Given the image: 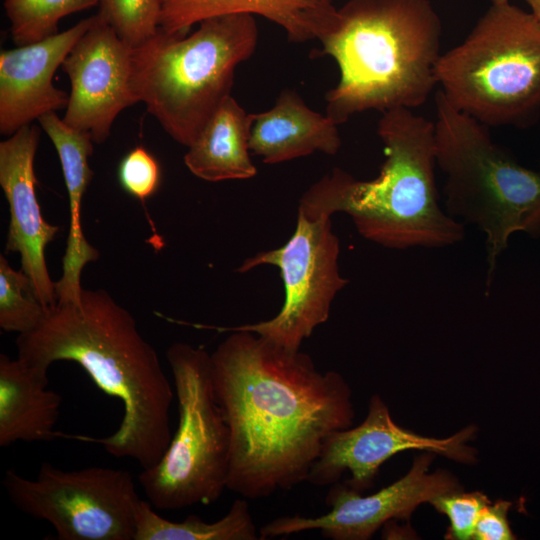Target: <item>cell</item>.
<instances>
[{
    "label": "cell",
    "mask_w": 540,
    "mask_h": 540,
    "mask_svg": "<svg viewBox=\"0 0 540 540\" xmlns=\"http://www.w3.org/2000/svg\"><path fill=\"white\" fill-rule=\"evenodd\" d=\"M178 405V425L161 459L138 481L158 510L215 503L227 489L230 430L216 400L211 353L185 342L166 352Z\"/></svg>",
    "instance_id": "cell-8"
},
{
    "label": "cell",
    "mask_w": 540,
    "mask_h": 540,
    "mask_svg": "<svg viewBox=\"0 0 540 540\" xmlns=\"http://www.w3.org/2000/svg\"><path fill=\"white\" fill-rule=\"evenodd\" d=\"M490 502L480 491L465 493L461 490L441 495L430 504L450 521L446 539L470 540L481 511Z\"/></svg>",
    "instance_id": "cell-25"
},
{
    "label": "cell",
    "mask_w": 540,
    "mask_h": 540,
    "mask_svg": "<svg viewBox=\"0 0 540 540\" xmlns=\"http://www.w3.org/2000/svg\"><path fill=\"white\" fill-rule=\"evenodd\" d=\"M340 245L332 231L331 216L298 206L296 228L279 248L245 259L237 272L262 265L279 269L285 299L273 318L253 324L218 328L246 330L288 350H300L305 339L328 320L336 294L349 282L340 274Z\"/></svg>",
    "instance_id": "cell-10"
},
{
    "label": "cell",
    "mask_w": 540,
    "mask_h": 540,
    "mask_svg": "<svg viewBox=\"0 0 540 540\" xmlns=\"http://www.w3.org/2000/svg\"><path fill=\"white\" fill-rule=\"evenodd\" d=\"M117 177L121 187L142 203L153 196L161 183L157 159L143 146L130 150L120 161Z\"/></svg>",
    "instance_id": "cell-26"
},
{
    "label": "cell",
    "mask_w": 540,
    "mask_h": 540,
    "mask_svg": "<svg viewBox=\"0 0 540 540\" xmlns=\"http://www.w3.org/2000/svg\"><path fill=\"white\" fill-rule=\"evenodd\" d=\"M260 539L245 498L233 501L217 521L207 522L196 515L172 521L159 515L142 499L136 514L135 540H257Z\"/></svg>",
    "instance_id": "cell-21"
},
{
    "label": "cell",
    "mask_w": 540,
    "mask_h": 540,
    "mask_svg": "<svg viewBox=\"0 0 540 540\" xmlns=\"http://www.w3.org/2000/svg\"><path fill=\"white\" fill-rule=\"evenodd\" d=\"M476 432L477 428L469 425L444 439L419 435L396 424L382 398L373 395L361 424L327 437L306 482L315 486L332 485L349 471L351 478L345 484L363 493L373 485L381 465L406 450L429 451L471 464L476 461V450L467 442Z\"/></svg>",
    "instance_id": "cell-12"
},
{
    "label": "cell",
    "mask_w": 540,
    "mask_h": 540,
    "mask_svg": "<svg viewBox=\"0 0 540 540\" xmlns=\"http://www.w3.org/2000/svg\"><path fill=\"white\" fill-rule=\"evenodd\" d=\"M382 113L379 175L363 181L335 168L305 191L299 205L330 216L346 213L362 237L391 249L458 243L464 225L439 204L435 123L406 108Z\"/></svg>",
    "instance_id": "cell-3"
},
{
    "label": "cell",
    "mask_w": 540,
    "mask_h": 540,
    "mask_svg": "<svg viewBox=\"0 0 540 540\" xmlns=\"http://www.w3.org/2000/svg\"><path fill=\"white\" fill-rule=\"evenodd\" d=\"M433 459V452L425 451L414 459L403 477L367 496L347 484L334 483L325 499L330 507L327 513L317 517H278L259 529L260 539L318 530L332 540H368L387 522L408 520L420 504L462 490L448 471L428 473Z\"/></svg>",
    "instance_id": "cell-11"
},
{
    "label": "cell",
    "mask_w": 540,
    "mask_h": 540,
    "mask_svg": "<svg viewBox=\"0 0 540 540\" xmlns=\"http://www.w3.org/2000/svg\"><path fill=\"white\" fill-rule=\"evenodd\" d=\"M48 376L19 358L0 354V446L47 441L62 434L54 427L62 397L48 389Z\"/></svg>",
    "instance_id": "cell-19"
},
{
    "label": "cell",
    "mask_w": 540,
    "mask_h": 540,
    "mask_svg": "<svg viewBox=\"0 0 540 540\" xmlns=\"http://www.w3.org/2000/svg\"><path fill=\"white\" fill-rule=\"evenodd\" d=\"M39 140L40 129L31 124L1 141L0 185L10 211L6 253H19L20 269L46 309L57 303V294L56 282L48 272L45 249L60 228L44 219L36 195L34 161Z\"/></svg>",
    "instance_id": "cell-14"
},
{
    "label": "cell",
    "mask_w": 540,
    "mask_h": 540,
    "mask_svg": "<svg viewBox=\"0 0 540 540\" xmlns=\"http://www.w3.org/2000/svg\"><path fill=\"white\" fill-rule=\"evenodd\" d=\"M45 308L36 298L23 271L13 269L0 255V328L24 334L33 330Z\"/></svg>",
    "instance_id": "cell-23"
},
{
    "label": "cell",
    "mask_w": 540,
    "mask_h": 540,
    "mask_svg": "<svg viewBox=\"0 0 540 540\" xmlns=\"http://www.w3.org/2000/svg\"><path fill=\"white\" fill-rule=\"evenodd\" d=\"M436 161L445 175L447 213L485 235L490 285L515 232L540 236V173L493 141L487 126L435 95Z\"/></svg>",
    "instance_id": "cell-6"
},
{
    "label": "cell",
    "mask_w": 540,
    "mask_h": 540,
    "mask_svg": "<svg viewBox=\"0 0 540 540\" xmlns=\"http://www.w3.org/2000/svg\"><path fill=\"white\" fill-rule=\"evenodd\" d=\"M99 0H4L11 39L16 46L40 42L58 34L64 17L97 5Z\"/></svg>",
    "instance_id": "cell-22"
},
{
    "label": "cell",
    "mask_w": 540,
    "mask_h": 540,
    "mask_svg": "<svg viewBox=\"0 0 540 540\" xmlns=\"http://www.w3.org/2000/svg\"><path fill=\"white\" fill-rule=\"evenodd\" d=\"M253 118L228 96L188 147L184 163L189 171L208 182L254 177L249 146Z\"/></svg>",
    "instance_id": "cell-20"
},
{
    "label": "cell",
    "mask_w": 540,
    "mask_h": 540,
    "mask_svg": "<svg viewBox=\"0 0 540 540\" xmlns=\"http://www.w3.org/2000/svg\"><path fill=\"white\" fill-rule=\"evenodd\" d=\"M259 15L279 25L290 42L320 40L335 25L334 0H161L160 28L187 35L195 24L227 14Z\"/></svg>",
    "instance_id": "cell-16"
},
{
    "label": "cell",
    "mask_w": 540,
    "mask_h": 540,
    "mask_svg": "<svg viewBox=\"0 0 540 540\" xmlns=\"http://www.w3.org/2000/svg\"><path fill=\"white\" fill-rule=\"evenodd\" d=\"M230 332L211 353L214 394L230 430L227 489L267 498L307 481L327 437L352 426V392L301 349Z\"/></svg>",
    "instance_id": "cell-1"
},
{
    "label": "cell",
    "mask_w": 540,
    "mask_h": 540,
    "mask_svg": "<svg viewBox=\"0 0 540 540\" xmlns=\"http://www.w3.org/2000/svg\"><path fill=\"white\" fill-rule=\"evenodd\" d=\"M96 14L131 49L152 38L160 28L161 0H99Z\"/></svg>",
    "instance_id": "cell-24"
},
{
    "label": "cell",
    "mask_w": 540,
    "mask_h": 540,
    "mask_svg": "<svg viewBox=\"0 0 540 540\" xmlns=\"http://www.w3.org/2000/svg\"><path fill=\"white\" fill-rule=\"evenodd\" d=\"M437 85L457 110L487 127H527L540 115V20L509 1L494 4L442 53Z\"/></svg>",
    "instance_id": "cell-7"
},
{
    "label": "cell",
    "mask_w": 540,
    "mask_h": 540,
    "mask_svg": "<svg viewBox=\"0 0 540 540\" xmlns=\"http://www.w3.org/2000/svg\"><path fill=\"white\" fill-rule=\"evenodd\" d=\"M4 489L25 514L50 523L60 540H135L142 501L128 470L93 466L63 470L42 463L28 479L4 473Z\"/></svg>",
    "instance_id": "cell-9"
},
{
    "label": "cell",
    "mask_w": 540,
    "mask_h": 540,
    "mask_svg": "<svg viewBox=\"0 0 540 540\" xmlns=\"http://www.w3.org/2000/svg\"><path fill=\"white\" fill-rule=\"evenodd\" d=\"M38 122L57 151L69 200V233L56 293L58 300H77L83 290L82 270L100 256L86 240L80 217L83 196L93 177L88 158L93 153L94 141L90 133L67 125L54 111L41 116Z\"/></svg>",
    "instance_id": "cell-17"
},
{
    "label": "cell",
    "mask_w": 540,
    "mask_h": 540,
    "mask_svg": "<svg viewBox=\"0 0 540 540\" xmlns=\"http://www.w3.org/2000/svg\"><path fill=\"white\" fill-rule=\"evenodd\" d=\"M441 20L429 0H349L319 41L339 68L326 95L337 125L368 110L414 109L437 85Z\"/></svg>",
    "instance_id": "cell-4"
},
{
    "label": "cell",
    "mask_w": 540,
    "mask_h": 540,
    "mask_svg": "<svg viewBox=\"0 0 540 540\" xmlns=\"http://www.w3.org/2000/svg\"><path fill=\"white\" fill-rule=\"evenodd\" d=\"M531 8V12L540 20V0H524Z\"/></svg>",
    "instance_id": "cell-28"
},
{
    "label": "cell",
    "mask_w": 540,
    "mask_h": 540,
    "mask_svg": "<svg viewBox=\"0 0 540 540\" xmlns=\"http://www.w3.org/2000/svg\"><path fill=\"white\" fill-rule=\"evenodd\" d=\"M249 146L264 163L277 164L317 151L335 155L341 138L330 117L309 108L295 90L285 89L271 109L254 114Z\"/></svg>",
    "instance_id": "cell-18"
},
{
    "label": "cell",
    "mask_w": 540,
    "mask_h": 540,
    "mask_svg": "<svg viewBox=\"0 0 540 540\" xmlns=\"http://www.w3.org/2000/svg\"><path fill=\"white\" fill-rule=\"evenodd\" d=\"M95 15L37 43L0 53V133L11 136L48 112L67 107L69 94L53 76L90 28Z\"/></svg>",
    "instance_id": "cell-15"
},
{
    "label": "cell",
    "mask_w": 540,
    "mask_h": 540,
    "mask_svg": "<svg viewBox=\"0 0 540 540\" xmlns=\"http://www.w3.org/2000/svg\"><path fill=\"white\" fill-rule=\"evenodd\" d=\"M71 84L63 121L105 142L125 108L138 103L132 86V49L95 14L62 63Z\"/></svg>",
    "instance_id": "cell-13"
},
{
    "label": "cell",
    "mask_w": 540,
    "mask_h": 540,
    "mask_svg": "<svg viewBox=\"0 0 540 540\" xmlns=\"http://www.w3.org/2000/svg\"><path fill=\"white\" fill-rule=\"evenodd\" d=\"M492 3L494 4H501V3H505V2H508L509 0H491Z\"/></svg>",
    "instance_id": "cell-29"
},
{
    "label": "cell",
    "mask_w": 540,
    "mask_h": 540,
    "mask_svg": "<svg viewBox=\"0 0 540 540\" xmlns=\"http://www.w3.org/2000/svg\"><path fill=\"white\" fill-rule=\"evenodd\" d=\"M512 503L498 500L487 504L481 511L475 525L473 539L475 540H513V534L509 521L508 511Z\"/></svg>",
    "instance_id": "cell-27"
},
{
    "label": "cell",
    "mask_w": 540,
    "mask_h": 540,
    "mask_svg": "<svg viewBox=\"0 0 540 540\" xmlns=\"http://www.w3.org/2000/svg\"><path fill=\"white\" fill-rule=\"evenodd\" d=\"M16 347L17 358L44 375L57 361L79 364L99 389L122 402V420L111 435L70 438L101 444L142 469L161 459L172 438L174 386L132 314L108 292L83 288L78 301H57L33 330L18 334Z\"/></svg>",
    "instance_id": "cell-2"
},
{
    "label": "cell",
    "mask_w": 540,
    "mask_h": 540,
    "mask_svg": "<svg viewBox=\"0 0 540 540\" xmlns=\"http://www.w3.org/2000/svg\"><path fill=\"white\" fill-rule=\"evenodd\" d=\"M251 14L205 19L192 34L158 32L132 49V86L139 102L187 148L230 96L237 66L257 46Z\"/></svg>",
    "instance_id": "cell-5"
}]
</instances>
